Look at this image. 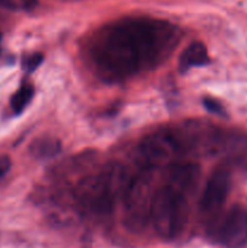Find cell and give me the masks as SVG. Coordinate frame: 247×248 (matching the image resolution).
<instances>
[{"instance_id":"obj_1","label":"cell","mask_w":247,"mask_h":248,"mask_svg":"<svg viewBox=\"0 0 247 248\" xmlns=\"http://www.w3.org/2000/svg\"><path fill=\"white\" fill-rule=\"evenodd\" d=\"M178 39L176 27L169 22L131 17L116 22L97 36L92 58L102 77L123 80L165 61Z\"/></svg>"},{"instance_id":"obj_2","label":"cell","mask_w":247,"mask_h":248,"mask_svg":"<svg viewBox=\"0 0 247 248\" xmlns=\"http://www.w3.org/2000/svg\"><path fill=\"white\" fill-rule=\"evenodd\" d=\"M130 179L125 167L119 164L109 165L82 178L75 188V199L86 212L107 216L113 211L116 201L123 198Z\"/></svg>"},{"instance_id":"obj_3","label":"cell","mask_w":247,"mask_h":248,"mask_svg":"<svg viewBox=\"0 0 247 248\" xmlns=\"http://www.w3.org/2000/svg\"><path fill=\"white\" fill-rule=\"evenodd\" d=\"M188 195L167 182L156 186L150 222L161 239L173 240L183 232L189 218Z\"/></svg>"},{"instance_id":"obj_4","label":"cell","mask_w":247,"mask_h":248,"mask_svg":"<svg viewBox=\"0 0 247 248\" xmlns=\"http://www.w3.org/2000/svg\"><path fill=\"white\" fill-rule=\"evenodd\" d=\"M154 170L142 169L130 183L124 193V220L126 227L132 232H139L150 222L153 199L156 186H154Z\"/></svg>"},{"instance_id":"obj_5","label":"cell","mask_w":247,"mask_h":248,"mask_svg":"<svg viewBox=\"0 0 247 248\" xmlns=\"http://www.w3.org/2000/svg\"><path fill=\"white\" fill-rule=\"evenodd\" d=\"M207 236L215 244L227 248L247 246V211L234 206L213 216L207 227Z\"/></svg>"},{"instance_id":"obj_6","label":"cell","mask_w":247,"mask_h":248,"mask_svg":"<svg viewBox=\"0 0 247 248\" xmlns=\"http://www.w3.org/2000/svg\"><path fill=\"white\" fill-rule=\"evenodd\" d=\"M182 143L178 136L169 131H159L147 136L138 147V159L143 169L169 167L177 161Z\"/></svg>"},{"instance_id":"obj_7","label":"cell","mask_w":247,"mask_h":248,"mask_svg":"<svg viewBox=\"0 0 247 248\" xmlns=\"http://www.w3.org/2000/svg\"><path fill=\"white\" fill-rule=\"evenodd\" d=\"M232 188V174L225 167H218L206 182L200 199V208L205 215H218L224 206Z\"/></svg>"},{"instance_id":"obj_8","label":"cell","mask_w":247,"mask_h":248,"mask_svg":"<svg viewBox=\"0 0 247 248\" xmlns=\"http://www.w3.org/2000/svg\"><path fill=\"white\" fill-rule=\"evenodd\" d=\"M200 178V169L198 165L190 162H174L167 167V183L177 186L181 190L190 194L198 186Z\"/></svg>"},{"instance_id":"obj_9","label":"cell","mask_w":247,"mask_h":248,"mask_svg":"<svg viewBox=\"0 0 247 248\" xmlns=\"http://www.w3.org/2000/svg\"><path fill=\"white\" fill-rule=\"evenodd\" d=\"M210 62L208 52L206 46L200 41H194L190 45L186 46L179 57V70L185 73L191 68L202 67Z\"/></svg>"},{"instance_id":"obj_10","label":"cell","mask_w":247,"mask_h":248,"mask_svg":"<svg viewBox=\"0 0 247 248\" xmlns=\"http://www.w3.org/2000/svg\"><path fill=\"white\" fill-rule=\"evenodd\" d=\"M61 149L60 140L52 137H41L33 140L29 147V153L34 159L45 160L55 156Z\"/></svg>"},{"instance_id":"obj_11","label":"cell","mask_w":247,"mask_h":248,"mask_svg":"<svg viewBox=\"0 0 247 248\" xmlns=\"http://www.w3.org/2000/svg\"><path fill=\"white\" fill-rule=\"evenodd\" d=\"M34 96V87L31 85H23V86L19 87L16 92H15L14 96L11 97V108L14 109L15 113H21L26 109V107L28 106L29 102L31 101Z\"/></svg>"},{"instance_id":"obj_12","label":"cell","mask_w":247,"mask_h":248,"mask_svg":"<svg viewBox=\"0 0 247 248\" xmlns=\"http://www.w3.org/2000/svg\"><path fill=\"white\" fill-rule=\"evenodd\" d=\"M38 5V0H0V7L10 11H31Z\"/></svg>"},{"instance_id":"obj_13","label":"cell","mask_w":247,"mask_h":248,"mask_svg":"<svg viewBox=\"0 0 247 248\" xmlns=\"http://www.w3.org/2000/svg\"><path fill=\"white\" fill-rule=\"evenodd\" d=\"M41 61H43V55H40V53L29 56L26 60V62H24V68H26L27 70H29V72H31V70H34L35 68H38V65L40 64Z\"/></svg>"},{"instance_id":"obj_14","label":"cell","mask_w":247,"mask_h":248,"mask_svg":"<svg viewBox=\"0 0 247 248\" xmlns=\"http://www.w3.org/2000/svg\"><path fill=\"white\" fill-rule=\"evenodd\" d=\"M203 106L206 107L207 110H210L211 113H216V114H222L223 113V108L217 101H215L213 98H203Z\"/></svg>"},{"instance_id":"obj_15","label":"cell","mask_w":247,"mask_h":248,"mask_svg":"<svg viewBox=\"0 0 247 248\" xmlns=\"http://www.w3.org/2000/svg\"><path fill=\"white\" fill-rule=\"evenodd\" d=\"M10 167H11V160L9 156H0V181L4 178L7 174V172L10 171Z\"/></svg>"}]
</instances>
